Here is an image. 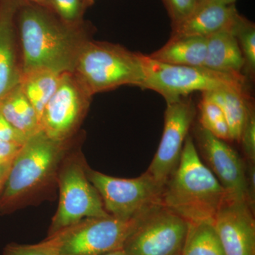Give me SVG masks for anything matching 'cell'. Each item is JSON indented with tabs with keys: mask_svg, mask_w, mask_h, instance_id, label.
<instances>
[{
	"mask_svg": "<svg viewBox=\"0 0 255 255\" xmlns=\"http://www.w3.org/2000/svg\"><path fill=\"white\" fill-rule=\"evenodd\" d=\"M21 1L48 8V0H21Z\"/></svg>",
	"mask_w": 255,
	"mask_h": 255,
	"instance_id": "31",
	"label": "cell"
},
{
	"mask_svg": "<svg viewBox=\"0 0 255 255\" xmlns=\"http://www.w3.org/2000/svg\"><path fill=\"white\" fill-rule=\"evenodd\" d=\"M202 95L219 106L227 121L231 140L240 142L243 127L253 107L251 94L222 89L203 92Z\"/></svg>",
	"mask_w": 255,
	"mask_h": 255,
	"instance_id": "19",
	"label": "cell"
},
{
	"mask_svg": "<svg viewBox=\"0 0 255 255\" xmlns=\"http://www.w3.org/2000/svg\"><path fill=\"white\" fill-rule=\"evenodd\" d=\"M87 164L80 156L69 157L58 174L59 203L48 236L82 220L110 216L98 191L87 178Z\"/></svg>",
	"mask_w": 255,
	"mask_h": 255,
	"instance_id": "6",
	"label": "cell"
},
{
	"mask_svg": "<svg viewBox=\"0 0 255 255\" xmlns=\"http://www.w3.org/2000/svg\"><path fill=\"white\" fill-rule=\"evenodd\" d=\"M189 223L157 204L145 213L124 243L128 255H180Z\"/></svg>",
	"mask_w": 255,
	"mask_h": 255,
	"instance_id": "9",
	"label": "cell"
},
{
	"mask_svg": "<svg viewBox=\"0 0 255 255\" xmlns=\"http://www.w3.org/2000/svg\"><path fill=\"white\" fill-rule=\"evenodd\" d=\"M22 2L21 0H0V99L21 80L16 14Z\"/></svg>",
	"mask_w": 255,
	"mask_h": 255,
	"instance_id": "14",
	"label": "cell"
},
{
	"mask_svg": "<svg viewBox=\"0 0 255 255\" xmlns=\"http://www.w3.org/2000/svg\"><path fill=\"white\" fill-rule=\"evenodd\" d=\"M62 75L45 69L21 74L20 87L36 111L40 121L45 107L59 85Z\"/></svg>",
	"mask_w": 255,
	"mask_h": 255,
	"instance_id": "20",
	"label": "cell"
},
{
	"mask_svg": "<svg viewBox=\"0 0 255 255\" xmlns=\"http://www.w3.org/2000/svg\"><path fill=\"white\" fill-rule=\"evenodd\" d=\"M143 90L157 92L166 102L187 97L194 92L232 90L250 94L248 79L244 75L215 71L204 66H182L159 63L140 53Z\"/></svg>",
	"mask_w": 255,
	"mask_h": 255,
	"instance_id": "5",
	"label": "cell"
},
{
	"mask_svg": "<svg viewBox=\"0 0 255 255\" xmlns=\"http://www.w3.org/2000/svg\"><path fill=\"white\" fill-rule=\"evenodd\" d=\"M231 29L237 38L244 60L243 75L253 79L255 73V23L239 12L234 18Z\"/></svg>",
	"mask_w": 255,
	"mask_h": 255,
	"instance_id": "22",
	"label": "cell"
},
{
	"mask_svg": "<svg viewBox=\"0 0 255 255\" xmlns=\"http://www.w3.org/2000/svg\"><path fill=\"white\" fill-rule=\"evenodd\" d=\"M226 199V191L188 135L177 169L162 189L161 204L192 223L213 221Z\"/></svg>",
	"mask_w": 255,
	"mask_h": 255,
	"instance_id": "2",
	"label": "cell"
},
{
	"mask_svg": "<svg viewBox=\"0 0 255 255\" xmlns=\"http://www.w3.org/2000/svg\"><path fill=\"white\" fill-rule=\"evenodd\" d=\"M22 145L16 142L0 141V162L12 160Z\"/></svg>",
	"mask_w": 255,
	"mask_h": 255,
	"instance_id": "29",
	"label": "cell"
},
{
	"mask_svg": "<svg viewBox=\"0 0 255 255\" xmlns=\"http://www.w3.org/2000/svg\"><path fill=\"white\" fill-rule=\"evenodd\" d=\"M87 178L100 194L106 211L118 219H135L161 204L163 187L147 172L123 179L93 170L87 165Z\"/></svg>",
	"mask_w": 255,
	"mask_h": 255,
	"instance_id": "7",
	"label": "cell"
},
{
	"mask_svg": "<svg viewBox=\"0 0 255 255\" xmlns=\"http://www.w3.org/2000/svg\"><path fill=\"white\" fill-rule=\"evenodd\" d=\"M0 112L26 138L41 130L38 114L23 94L19 84L0 99Z\"/></svg>",
	"mask_w": 255,
	"mask_h": 255,
	"instance_id": "18",
	"label": "cell"
},
{
	"mask_svg": "<svg viewBox=\"0 0 255 255\" xmlns=\"http://www.w3.org/2000/svg\"><path fill=\"white\" fill-rule=\"evenodd\" d=\"M180 255H226L213 221L189 223Z\"/></svg>",
	"mask_w": 255,
	"mask_h": 255,
	"instance_id": "21",
	"label": "cell"
},
{
	"mask_svg": "<svg viewBox=\"0 0 255 255\" xmlns=\"http://www.w3.org/2000/svg\"><path fill=\"white\" fill-rule=\"evenodd\" d=\"M204 66L221 73L243 75L244 60L231 26L206 37Z\"/></svg>",
	"mask_w": 255,
	"mask_h": 255,
	"instance_id": "16",
	"label": "cell"
},
{
	"mask_svg": "<svg viewBox=\"0 0 255 255\" xmlns=\"http://www.w3.org/2000/svg\"><path fill=\"white\" fill-rule=\"evenodd\" d=\"M13 159L12 160L7 161V162H0V194L4 189L5 183H6L8 175H9Z\"/></svg>",
	"mask_w": 255,
	"mask_h": 255,
	"instance_id": "30",
	"label": "cell"
},
{
	"mask_svg": "<svg viewBox=\"0 0 255 255\" xmlns=\"http://www.w3.org/2000/svg\"><path fill=\"white\" fill-rule=\"evenodd\" d=\"M92 98L73 73H63L42 114L41 130L53 140L68 142L87 115Z\"/></svg>",
	"mask_w": 255,
	"mask_h": 255,
	"instance_id": "11",
	"label": "cell"
},
{
	"mask_svg": "<svg viewBox=\"0 0 255 255\" xmlns=\"http://www.w3.org/2000/svg\"><path fill=\"white\" fill-rule=\"evenodd\" d=\"M171 19V25L184 20L193 12L197 2L196 0H162Z\"/></svg>",
	"mask_w": 255,
	"mask_h": 255,
	"instance_id": "26",
	"label": "cell"
},
{
	"mask_svg": "<svg viewBox=\"0 0 255 255\" xmlns=\"http://www.w3.org/2000/svg\"><path fill=\"white\" fill-rule=\"evenodd\" d=\"M199 110V123L203 128L225 141L231 140L227 121L219 105L202 95Z\"/></svg>",
	"mask_w": 255,
	"mask_h": 255,
	"instance_id": "23",
	"label": "cell"
},
{
	"mask_svg": "<svg viewBox=\"0 0 255 255\" xmlns=\"http://www.w3.org/2000/svg\"><path fill=\"white\" fill-rule=\"evenodd\" d=\"M72 73L92 97L124 85L141 88L143 83L140 53L91 39L82 46Z\"/></svg>",
	"mask_w": 255,
	"mask_h": 255,
	"instance_id": "3",
	"label": "cell"
},
{
	"mask_svg": "<svg viewBox=\"0 0 255 255\" xmlns=\"http://www.w3.org/2000/svg\"><path fill=\"white\" fill-rule=\"evenodd\" d=\"M142 216L128 220L110 215L90 218L48 237L54 240L60 255H103L123 249Z\"/></svg>",
	"mask_w": 255,
	"mask_h": 255,
	"instance_id": "8",
	"label": "cell"
},
{
	"mask_svg": "<svg viewBox=\"0 0 255 255\" xmlns=\"http://www.w3.org/2000/svg\"><path fill=\"white\" fill-rule=\"evenodd\" d=\"M238 13L236 5L204 1L189 16L172 26L170 37H206L232 26Z\"/></svg>",
	"mask_w": 255,
	"mask_h": 255,
	"instance_id": "15",
	"label": "cell"
},
{
	"mask_svg": "<svg viewBox=\"0 0 255 255\" xmlns=\"http://www.w3.org/2000/svg\"><path fill=\"white\" fill-rule=\"evenodd\" d=\"M196 2H197V5L199 4H200V3L202 2V1H204V0H196Z\"/></svg>",
	"mask_w": 255,
	"mask_h": 255,
	"instance_id": "34",
	"label": "cell"
},
{
	"mask_svg": "<svg viewBox=\"0 0 255 255\" xmlns=\"http://www.w3.org/2000/svg\"><path fill=\"white\" fill-rule=\"evenodd\" d=\"M166 103L162 138L146 171L162 187L177 169L184 142L196 114L195 105L188 96Z\"/></svg>",
	"mask_w": 255,
	"mask_h": 255,
	"instance_id": "10",
	"label": "cell"
},
{
	"mask_svg": "<svg viewBox=\"0 0 255 255\" xmlns=\"http://www.w3.org/2000/svg\"><path fill=\"white\" fill-rule=\"evenodd\" d=\"M103 255H128L124 251L123 249L118 250V251H115L113 252H110V253H107Z\"/></svg>",
	"mask_w": 255,
	"mask_h": 255,
	"instance_id": "33",
	"label": "cell"
},
{
	"mask_svg": "<svg viewBox=\"0 0 255 255\" xmlns=\"http://www.w3.org/2000/svg\"><path fill=\"white\" fill-rule=\"evenodd\" d=\"M206 38L199 36L170 37L162 48L149 55L159 63L182 66H204Z\"/></svg>",
	"mask_w": 255,
	"mask_h": 255,
	"instance_id": "17",
	"label": "cell"
},
{
	"mask_svg": "<svg viewBox=\"0 0 255 255\" xmlns=\"http://www.w3.org/2000/svg\"><path fill=\"white\" fill-rule=\"evenodd\" d=\"M67 142L53 140L42 130L27 138L11 163L0 194V212L11 209L55 175Z\"/></svg>",
	"mask_w": 255,
	"mask_h": 255,
	"instance_id": "4",
	"label": "cell"
},
{
	"mask_svg": "<svg viewBox=\"0 0 255 255\" xmlns=\"http://www.w3.org/2000/svg\"><path fill=\"white\" fill-rule=\"evenodd\" d=\"M95 0H48V8L64 22L71 25L83 23V15Z\"/></svg>",
	"mask_w": 255,
	"mask_h": 255,
	"instance_id": "24",
	"label": "cell"
},
{
	"mask_svg": "<svg viewBox=\"0 0 255 255\" xmlns=\"http://www.w3.org/2000/svg\"><path fill=\"white\" fill-rule=\"evenodd\" d=\"M213 223L226 255H255V222L251 204L228 200Z\"/></svg>",
	"mask_w": 255,
	"mask_h": 255,
	"instance_id": "13",
	"label": "cell"
},
{
	"mask_svg": "<svg viewBox=\"0 0 255 255\" xmlns=\"http://www.w3.org/2000/svg\"><path fill=\"white\" fill-rule=\"evenodd\" d=\"M21 74L45 69L73 73L82 46L90 40L84 23L64 22L46 7L24 2L16 14Z\"/></svg>",
	"mask_w": 255,
	"mask_h": 255,
	"instance_id": "1",
	"label": "cell"
},
{
	"mask_svg": "<svg viewBox=\"0 0 255 255\" xmlns=\"http://www.w3.org/2000/svg\"><path fill=\"white\" fill-rule=\"evenodd\" d=\"M204 1H215V2H219L223 4L232 5L235 4L237 0H204Z\"/></svg>",
	"mask_w": 255,
	"mask_h": 255,
	"instance_id": "32",
	"label": "cell"
},
{
	"mask_svg": "<svg viewBox=\"0 0 255 255\" xmlns=\"http://www.w3.org/2000/svg\"><path fill=\"white\" fill-rule=\"evenodd\" d=\"M27 140L7 122L0 112V141L16 142L23 145Z\"/></svg>",
	"mask_w": 255,
	"mask_h": 255,
	"instance_id": "28",
	"label": "cell"
},
{
	"mask_svg": "<svg viewBox=\"0 0 255 255\" xmlns=\"http://www.w3.org/2000/svg\"><path fill=\"white\" fill-rule=\"evenodd\" d=\"M3 255H60L54 240L47 237L41 243L33 245L10 243L6 245Z\"/></svg>",
	"mask_w": 255,
	"mask_h": 255,
	"instance_id": "25",
	"label": "cell"
},
{
	"mask_svg": "<svg viewBox=\"0 0 255 255\" xmlns=\"http://www.w3.org/2000/svg\"><path fill=\"white\" fill-rule=\"evenodd\" d=\"M243 151L252 164L255 161V116L254 108H252L248 114V118L243 130L241 140Z\"/></svg>",
	"mask_w": 255,
	"mask_h": 255,
	"instance_id": "27",
	"label": "cell"
},
{
	"mask_svg": "<svg viewBox=\"0 0 255 255\" xmlns=\"http://www.w3.org/2000/svg\"><path fill=\"white\" fill-rule=\"evenodd\" d=\"M195 136L199 155L222 185L227 199L251 204L247 169L239 154L200 125L195 129Z\"/></svg>",
	"mask_w": 255,
	"mask_h": 255,
	"instance_id": "12",
	"label": "cell"
}]
</instances>
